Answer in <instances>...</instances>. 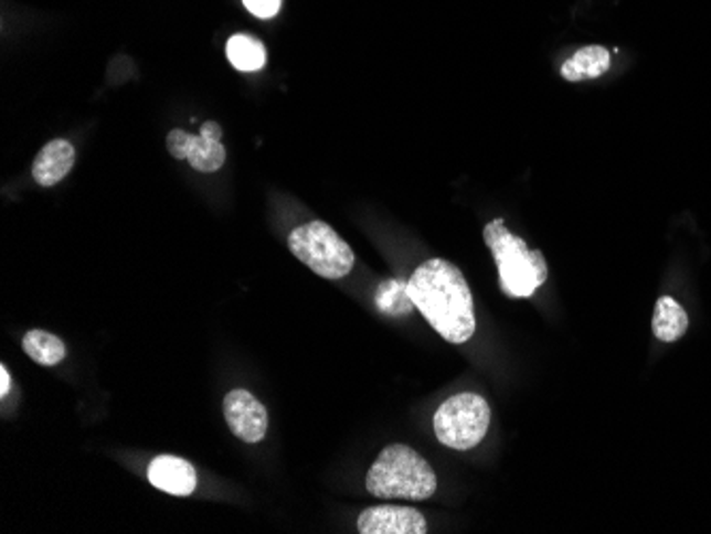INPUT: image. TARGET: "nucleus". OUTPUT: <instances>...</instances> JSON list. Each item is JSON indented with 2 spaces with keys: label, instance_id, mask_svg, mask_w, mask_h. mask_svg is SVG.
Returning <instances> with one entry per match:
<instances>
[{
  "label": "nucleus",
  "instance_id": "obj_6",
  "mask_svg": "<svg viewBox=\"0 0 711 534\" xmlns=\"http://www.w3.org/2000/svg\"><path fill=\"white\" fill-rule=\"evenodd\" d=\"M222 128L217 121H205L201 135L194 137L185 130H171L167 135V149L176 160H188L194 171L215 173L226 162V149L222 146Z\"/></svg>",
  "mask_w": 711,
  "mask_h": 534
},
{
  "label": "nucleus",
  "instance_id": "obj_8",
  "mask_svg": "<svg viewBox=\"0 0 711 534\" xmlns=\"http://www.w3.org/2000/svg\"><path fill=\"white\" fill-rule=\"evenodd\" d=\"M360 534H426V517L412 506L380 505L364 509L358 517Z\"/></svg>",
  "mask_w": 711,
  "mask_h": 534
},
{
  "label": "nucleus",
  "instance_id": "obj_14",
  "mask_svg": "<svg viewBox=\"0 0 711 534\" xmlns=\"http://www.w3.org/2000/svg\"><path fill=\"white\" fill-rule=\"evenodd\" d=\"M22 348L30 360L41 366H56L66 357V345L52 332L45 330H30L22 341Z\"/></svg>",
  "mask_w": 711,
  "mask_h": 534
},
{
  "label": "nucleus",
  "instance_id": "obj_2",
  "mask_svg": "<svg viewBox=\"0 0 711 534\" xmlns=\"http://www.w3.org/2000/svg\"><path fill=\"white\" fill-rule=\"evenodd\" d=\"M367 490L385 501H426L437 492V476L415 449L392 444L373 462Z\"/></svg>",
  "mask_w": 711,
  "mask_h": 534
},
{
  "label": "nucleus",
  "instance_id": "obj_13",
  "mask_svg": "<svg viewBox=\"0 0 711 534\" xmlns=\"http://www.w3.org/2000/svg\"><path fill=\"white\" fill-rule=\"evenodd\" d=\"M226 56L241 73H252L265 66L267 50L258 39L250 34H235L226 43Z\"/></svg>",
  "mask_w": 711,
  "mask_h": 534
},
{
  "label": "nucleus",
  "instance_id": "obj_16",
  "mask_svg": "<svg viewBox=\"0 0 711 534\" xmlns=\"http://www.w3.org/2000/svg\"><path fill=\"white\" fill-rule=\"evenodd\" d=\"M245 9L250 13H254L256 18H263V20H268L273 15H277L279 7H282V0H243Z\"/></svg>",
  "mask_w": 711,
  "mask_h": 534
},
{
  "label": "nucleus",
  "instance_id": "obj_1",
  "mask_svg": "<svg viewBox=\"0 0 711 534\" xmlns=\"http://www.w3.org/2000/svg\"><path fill=\"white\" fill-rule=\"evenodd\" d=\"M415 309L445 341L463 345L475 334L474 295L460 268L433 258L415 268L407 281Z\"/></svg>",
  "mask_w": 711,
  "mask_h": 534
},
{
  "label": "nucleus",
  "instance_id": "obj_4",
  "mask_svg": "<svg viewBox=\"0 0 711 534\" xmlns=\"http://www.w3.org/2000/svg\"><path fill=\"white\" fill-rule=\"evenodd\" d=\"M288 247L303 265L325 279H343L354 268L352 247L320 220L295 228L288 235Z\"/></svg>",
  "mask_w": 711,
  "mask_h": 534
},
{
  "label": "nucleus",
  "instance_id": "obj_11",
  "mask_svg": "<svg viewBox=\"0 0 711 534\" xmlns=\"http://www.w3.org/2000/svg\"><path fill=\"white\" fill-rule=\"evenodd\" d=\"M612 68V54L601 45H588L577 50L569 60H564L561 75L566 82H586L605 75Z\"/></svg>",
  "mask_w": 711,
  "mask_h": 534
},
{
  "label": "nucleus",
  "instance_id": "obj_5",
  "mask_svg": "<svg viewBox=\"0 0 711 534\" xmlns=\"http://www.w3.org/2000/svg\"><path fill=\"white\" fill-rule=\"evenodd\" d=\"M490 405L474 392H460L435 412V435L449 449L467 451L481 444L490 428Z\"/></svg>",
  "mask_w": 711,
  "mask_h": 534
},
{
  "label": "nucleus",
  "instance_id": "obj_7",
  "mask_svg": "<svg viewBox=\"0 0 711 534\" xmlns=\"http://www.w3.org/2000/svg\"><path fill=\"white\" fill-rule=\"evenodd\" d=\"M224 417L231 432L243 444H261L267 437L268 414L265 405L247 389H233L224 398Z\"/></svg>",
  "mask_w": 711,
  "mask_h": 534
},
{
  "label": "nucleus",
  "instance_id": "obj_9",
  "mask_svg": "<svg viewBox=\"0 0 711 534\" xmlns=\"http://www.w3.org/2000/svg\"><path fill=\"white\" fill-rule=\"evenodd\" d=\"M149 483L173 496H190L197 490L194 467L178 456H158L149 462Z\"/></svg>",
  "mask_w": 711,
  "mask_h": 534
},
{
  "label": "nucleus",
  "instance_id": "obj_12",
  "mask_svg": "<svg viewBox=\"0 0 711 534\" xmlns=\"http://www.w3.org/2000/svg\"><path fill=\"white\" fill-rule=\"evenodd\" d=\"M654 337L662 343H676L688 330V316L682 305L671 297H660L654 309Z\"/></svg>",
  "mask_w": 711,
  "mask_h": 534
},
{
  "label": "nucleus",
  "instance_id": "obj_10",
  "mask_svg": "<svg viewBox=\"0 0 711 534\" xmlns=\"http://www.w3.org/2000/svg\"><path fill=\"white\" fill-rule=\"evenodd\" d=\"M73 164L75 148L66 139H54L36 153L32 164V179L43 188H52L71 173Z\"/></svg>",
  "mask_w": 711,
  "mask_h": 534
},
{
  "label": "nucleus",
  "instance_id": "obj_17",
  "mask_svg": "<svg viewBox=\"0 0 711 534\" xmlns=\"http://www.w3.org/2000/svg\"><path fill=\"white\" fill-rule=\"evenodd\" d=\"M9 389H11V375H9L7 366L2 364L0 366V396H7Z\"/></svg>",
  "mask_w": 711,
  "mask_h": 534
},
{
  "label": "nucleus",
  "instance_id": "obj_15",
  "mask_svg": "<svg viewBox=\"0 0 711 534\" xmlns=\"http://www.w3.org/2000/svg\"><path fill=\"white\" fill-rule=\"evenodd\" d=\"M375 305L390 318L407 316L415 309L414 300L407 292V284L401 279H388L384 284H380L375 292Z\"/></svg>",
  "mask_w": 711,
  "mask_h": 534
},
{
  "label": "nucleus",
  "instance_id": "obj_3",
  "mask_svg": "<svg viewBox=\"0 0 711 534\" xmlns=\"http://www.w3.org/2000/svg\"><path fill=\"white\" fill-rule=\"evenodd\" d=\"M484 241L499 268L501 290L509 298H529L548 281V265L541 252L516 237L503 220H492L484 228Z\"/></svg>",
  "mask_w": 711,
  "mask_h": 534
}]
</instances>
